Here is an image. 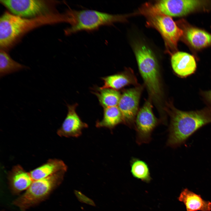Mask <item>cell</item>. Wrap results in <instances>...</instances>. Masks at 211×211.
<instances>
[{"mask_svg":"<svg viewBox=\"0 0 211 211\" xmlns=\"http://www.w3.org/2000/svg\"><path fill=\"white\" fill-rule=\"evenodd\" d=\"M68 23L70 26L64 30L69 35L80 31H91L104 25L126 21L127 15L112 14L97 11L70 9L67 11Z\"/></svg>","mask_w":211,"mask_h":211,"instance_id":"3957f363","label":"cell"},{"mask_svg":"<svg viewBox=\"0 0 211 211\" xmlns=\"http://www.w3.org/2000/svg\"><path fill=\"white\" fill-rule=\"evenodd\" d=\"M127 71L102 78L103 85L99 88H110L117 90L126 85L135 83V81L133 77L129 75Z\"/></svg>","mask_w":211,"mask_h":211,"instance_id":"ac0fdd59","label":"cell"},{"mask_svg":"<svg viewBox=\"0 0 211 211\" xmlns=\"http://www.w3.org/2000/svg\"><path fill=\"white\" fill-rule=\"evenodd\" d=\"M204 3L199 0H163L157 1L154 5L164 14L171 17H178L195 11Z\"/></svg>","mask_w":211,"mask_h":211,"instance_id":"30bf717a","label":"cell"},{"mask_svg":"<svg viewBox=\"0 0 211 211\" xmlns=\"http://www.w3.org/2000/svg\"><path fill=\"white\" fill-rule=\"evenodd\" d=\"M65 14H66V13H65ZM66 23H67V22H66Z\"/></svg>","mask_w":211,"mask_h":211,"instance_id":"603a6c76","label":"cell"},{"mask_svg":"<svg viewBox=\"0 0 211 211\" xmlns=\"http://www.w3.org/2000/svg\"><path fill=\"white\" fill-rule=\"evenodd\" d=\"M63 13L54 12L38 17L26 18L5 12L0 18V49L11 47L25 33L46 24L65 22Z\"/></svg>","mask_w":211,"mask_h":211,"instance_id":"7a4b0ae2","label":"cell"},{"mask_svg":"<svg viewBox=\"0 0 211 211\" xmlns=\"http://www.w3.org/2000/svg\"><path fill=\"white\" fill-rule=\"evenodd\" d=\"M178 200L185 205L186 211H211V202L204 200L187 188L183 189Z\"/></svg>","mask_w":211,"mask_h":211,"instance_id":"5bb4252c","label":"cell"},{"mask_svg":"<svg viewBox=\"0 0 211 211\" xmlns=\"http://www.w3.org/2000/svg\"><path fill=\"white\" fill-rule=\"evenodd\" d=\"M141 91L140 87L125 90L121 94L118 106L122 115L123 123L131 127L134 125Z\"/></svg>","mask_w":211,"mask_h":211,"instance_id":"9c48e42d","label":"cell"},{"mask_svg":"<svg viewBox=\"0 0 211 211\" xmlns=\"http://www.w3.org/2000/svg\"><path fill=\"white\" fill-rule=\"evenodd\" d=\"M123 123L121 112L118 106L104 108L103 115L101 120L96 121L97 127H105L112 130L117 125Z\"/></svg>","mask_w":211,"mask_h":211,"instance_id":"e0dca14e","label":"cell"},{"mask_svg":"<svg viewBox=\"0 0 211 211\" xmlns=\"http://www.w3.org/2000/svg\"><path fill=\"white\" fill-rule=\"evenodd\" d=\"M26 66L13 60L5 50H0V77L26 68Z\"/></svg>","mask_w":211,"mask_h":211,"instance_id":"ffe728a7","label":"cell"},{"mask_svg":"<svg viewBox=\"0 0 211 211\" xmlns=\"http://www.w3.org/2000/svg\"><path fill=\"white\" fill-rule=\"evenodd\" d=\"M11 13L26 18H34L54 13L56 1L36 0H0Z\"/></svg>","mask_w":211,"mask_h":211,"instance_id":"52a82bcc","label":"cell"},{"mask_svg":"<svg viewBox=\"0 0 211 211\" xmlns=\"http://www.w3.org/2000/svg\"><path fill=\"white\" fill-rule=\"evenodd\" d=\"M171 122L167 145L176 148L185 142L197 130L211 123V109L206 107L198 110L184 111L169 105Z\"/></svg>","mask_w":211,"mask_h":211,"instance_id":"6da1fadb","label":"cell"},{"mask_svg":"<svg viewBox=\"0 0 211 211\" xmlns=\"http://www.w3.org/2000/svg\"><path fill=\"white\" fill-rule=\"evenodd\" d=\"M78 104L67 105V116L57 133L61 137H78L81 135L83 129L88 127L83 122L76 111Z\"/></svg>","mask_w":211,"mask_h":211,"instance_id":"8fae6325","label":"cell"},{"mask_svg":"<svg viewBox=\"0 0 211 211\" xmlns=\"http://www.w3.org/2000/svg\"><path fill=\"white\" fill-rule=\"evenodd\" d=\"M134 51L139 71L150 96L156 102L160 101L161 91L156 57L148 47L140 42L134 45Z\"/></svg>","mask_w":211,"mask_h":211,"instance_id":"5b68a950","label":"cell"},{"mask_svg":"<svg viewBox=\"0 0 211 211\" xmlns=\"http://www.w3.org/2000/svg\"><path fill=\"white\" fill-rule=\"evenodd\" d=\"M186 38L193 47L197 49L211 45V34L200 29L190 28L185 33Z\"/></svg>","mask_w":211,"mask_h":211,"instance_id":"2e32d148","label":"cell"},{"mask_svg":"<svg viewBox=\"0 0 211 211\" xmlns=\"http://www.w3.org/2000/svg\"><path fill=\"white\" fill-rule=\"evenodd\" d=\"M66 171H61L46 178L34 181L25 192L13 201V204L21 211H25L44 201L61 183Z\"/></svg>","mask_w":211,"mask_h":211,"instance_id":"8992f818","label":"cell"},{"mask_svg":"<svg viewBox=\"0 0 211 211\" xmlns=\"http://www.w3.org/2000/svg\"><path fill=\"white\" fill-rule=\"evenodd\" d=\"M67 166L62 160L52 159L30 173L34 181L46 178L61 171H67Z\"/></svg>","mask_w":211,"mask_h":211,"instance_id":"9a60e30c","label":"cell"},{"mask_svg":"<svg viewBox=\"0 0 211 211\" xmlns=\"http://www.w3.org/2000/svg\"><path fill=\"white\" fill-rule=\"evenodd\" d=\"M8 179L10 189L14 194L26 190L33 181L30 172L25 171L19 165L12 168L8 173Z\"/></svg>","mask_w":211,"mask_h":211,"instance_id":"4fadbf2b","label":"cell"},{"mask_svg":"<svg viewBox=\"0 0 211 211\" xmlns=\"http://www.w3.org/2000/svg\"><path fill=\"white\" fill-rule=\"evenodd\" d=\"M93 93L103 108L117 106L121 94L118 90L110 88L97 89Z\"/></svg>","mask_w":211,"mask_h":211,"instance_id":"d6986e66","label":"cell"},{"mask_svg":"<svg viewBox=\"0 0 211 211\" xmlns=\"http://www.w3.org/2000/svg\"><path fill=\"white\" fill-rule=\"evenodd\" d=\"M131 172L135 178L142 180L149 181L151 179L149 166L144 161L133 157L130 161Z\"/></svg>","mask_w":211,"mask_h":211,"instance_id":"44dd1931","label":"cell"},{"mask_svg":"<svg viewBox=\"0 0 211 211\" xmlns=\"http://www.w3.org/2000/svg\"><path fill=\"white\" fill-rule=\"evenodd\" d=\"M139 12L146 18L147 25L154 28L160 34L164 41L166 52L171 53L183 35V30L171 17L163 13L150 3L144 4Z\"/></svg>","mask_w":211,"mask_h":211,"instance_id":"277c9868","label":"cell"},{"mask_svg":"<svg viewBox=\"0 0 211 211\" xmlns=\"http://www.w3.org/2000/svg\"><path fill=\"white\" fill-rule=\"evenodd\" d=\"M171 64L174 73L182 78H187L195 73L197 63L194 57L186 52H177L173 54Z\"/></svg>","mask_w":211,"mask_h":211,"instance_id":"7c38bea8","label":"cell"},{"mask_svg":"<svg viewBox=\"0 0 211 211\" xmlns=\"http://www.w3.org/2000/svg\"><path fill=\"white\" fill-rule=\"evenodd\" d=\"M135 123L137 143L141 145L149 143L152 133L159 123L150 101H147L137 113Z\"/></svg>","mask_w":211,"mask_h":211,"instance_id":"ba28073f","label":"cell"},{"mask_svg":"<svg viewBox=\"0 0 211 211\" xmlns=\"http://www.w3.org/2000/svg\"><path fill=\"white\" fill-rule=\"evenodd\" d=\"M200 94L207 107L211 109V90L200 91Z\"/></svg>","mask_w":211,"mask_h":211,"instance_id":"7402d4cb","label":"cell"}]
</instances>
